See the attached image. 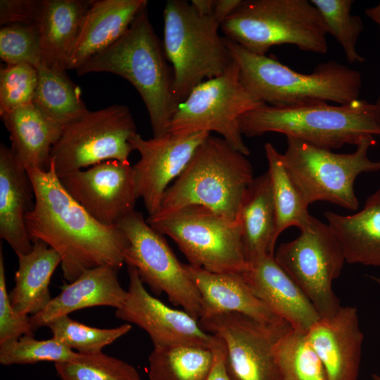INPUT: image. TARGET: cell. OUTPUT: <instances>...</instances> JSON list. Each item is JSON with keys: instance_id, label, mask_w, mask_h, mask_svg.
<instances>
[{"instance_id": "obj_1", "label": "cell", "mask_w": 380, "mask_h": 380, "mask_svg": "<svg viewBox=\"0 0 380 380\" xmlns=\"http://www.w3.org/2000/svg\"><path fill=\"white\" fill-rule=\"evenodd\" d=\"M34 203L25 216L32 243L45 242L59 255L64 278L72 282L85 270L103 265L119 270L129 242L117 227L92 217L63 186L51 161L46 171L26 167Z\"/></svg>"}, {"instance_id": "obj_2", "label": "cell", "mask_w": 380, "mask_h": 380, "mask_svg": "<svg viewBox=\"0 0 380 380\" xmlns=\"http://www.w3.org/2000/svg\"><path fill=\"white\" fill-rule=\"evenodd\" d=\"M168 62L145 8L116 42L75 71L79 76L106 72L129 82L146 106L153 137H160L168 132L178 106L173 70Z\"/></svg>"}, {"instance_id": "obj_3", "label": "cell", "mask_w": 380, "mask_h": 380, "mask_svg": "<svg viewBox=\"0 0 380 380\" xmlns=\"http://www.w3.org/2000/svg\"><path fill=\"white\" fill-rule=\"evenodd\" d=\"M224 41L239 66L241 83L265 104H344L359 99L361 74L336 61L319 63L311 73L303 74L274 57L252 53L227 37Z\"/></svg>"}, {"instance_id": "obj_4", "label": "cell", "mask_w": 380, "mask_h": 380, "mask_svg": "<svg viewBox=\"0 0 380 380\" xmlns=\"http://www.w3.org/2000/svg\"><path fill=\"white\" fill-rule=\"evenodd\" d=\"M239 123L241 134L248 137L276 132L329 150L357 146L367 137L380 135L374 104L360 99L337 105L262 104L243 114Z\"/></svg>"}, {"instance_id": "obj_5", "label": "cell", "mask_w": 380, "mask_h": 380, "mask_svg": "<svg viewBox=\"0 0 380 380\" xmlns=\"http://www.w3.org/2000/svg\"><path fill=\"white\" fill-rule=\"evenodd\" d=\"M253 178V167L246 155L222 138L210 134L167 189L158 209L148 216L161 217L196 205L239 223L242 200Z\"/></svg>"}, {"instance_id": "obj_6", "label": "cell", "mask_w": 380, "mask_h": 380, "mask_svg": "<svg viewBox=\"0 0 380 380\" xmlns=\"http://www.w3.org/2000/svg\"><path fill=\"white\" fill-rule=\"evenodd\" d=\"M220 27L227 39L259 55L281 44L318 54L328 51L326 26L308 0L242 1Z\"/></svg>"}, {"instance_id": "obj_7", "label": "cell", "mask_w": 380, "mask_h": 380, "mask_svg": "<svg viewBox=\"0 0 380 380\" xmlns=\"http://www.w3.org/2000/svg\"><path fill=\"white\" fill-rule=\"evenodd\" d=\"M163 15V45L179 104L198 84L222 74L232 59L213 15H201L186 1L168 0Z\"/></svg>"}, {"instance_id": "obj_8", "label": "cell", "mask_w": 380, "mask_h": 380, "mask_svg": "<svg viewBox=\"0 0 380 380\" xmlns=\"http://www.w3.org/2000/svg\"><path fill=\"white\" fill-rule=\"evenodd\" d=\"M283 163L305 203L327 201L356 210L359 204L354 183L362 173L380 170V160L368 157L374 137L365 139L351 153H336L302 141L286 137Z\"/></svg>"}, {"instance_id": "obj_9", "label": "cell", "mask_w": 380, "mask_h": 380, "mask_svg": "<svg viewBox=\"0 0 380 380\" xmlns=\"http://www.w3.org/2000/svg\"><path fill=\"white\" fill-rule=\"evenodd\" d=\"M146 222L171 238L189 264L212 272L243 273L248 267L239 223L205 207L186 206Z\"/></svg>"}, {"instance_id": "obj_10", "label": "cell", "mask_w": 380, "mask_h": 380, "mask_svg": "<svg viewBox=\"0 0 380 380\" xmlns=\"http://www.w3.org/2000/svg\"><path fill=\"white\" fill-rule=\"evenodd\" d=\"M262 104L243 85L239 66L232 60L222 74L198 84L178 104L167 132H215L234 149L248 156L250 151L243 140L239 119Z\"/></svg>"}, {"instance_id": "obj_11", "label": "cell", "mask_w": 380, "mask_h": 380, "mask_svg": "<svg viewBox=\"0 0 380 380\" xmlns=\"http://www.w3.org/2000/svg\"><path fill=\"white\" fill-rule=\"evenodd\" d=\"M137 134L133 116L125 105L89 110L63 127L51 150V161L59 179L106 160L129 162L134 151L129 140Z\"/></svg>"}, {"instance_id": "obj_12", "label": "cell", "mask_w": 380, "mask_h": 380, "mask_svg": "<svg viewBox=\"0 0 380 380\" xmlns=\"http://www.w3.org/2000/svg\"><path fill=\"white\" fill-rule=\"evenodd\" d=\"M274 257L308 296L321 319L336 314L341 305L332 284L339 277L346 259L327 224L314 217L298 237L280 244Z\"/></svg>"}, {"instance_id": "obj_13", "label": "cell", "mask_w": 380, "mask_h": 380, "mask_svg": "<svg viewBox=\"0 0 380 380\" xmlns=\"http://www.w3.org/2000/svg\"><path fill=\"white\" fill-rule=\"evenodd\" d=\"M117 227L129 242L125 262L137 270L141 281L155 293H165L172 304L199 320V291L163 235L148 224L141 213L136 210L124 217Z\"/></svg>"}, {"instance_id": "obj_14", "label": "cell", "mask_w": 380, "mask_h": 380, "mask_svg": "<svg viewBox=\"0 0 380 380\" xmlns=\"http://www.w3.org/2000/svg\"><path fill=\"white\" fill-rule=\"evenodd\" d=\"M198 322L203 330L223 341L232 380H281L274 348L292 328L289 322H262L234 312L203 317Z\"/></svg>"}, {"instance_id": "obj_15", "label": "cell", "mask_w": 380, "mask_h": 380, "mask_svg": "<svg viewBox=\"0 0 380 380\" xmlns=\"http://www.w3.org/2000/svg\"><path fill=\"white\" fill-rule=\"evenodd\" d=\"M71 197L92 217L108 227H115L134 210L135 175L129 162L106 160L60 178Z\"/></svg>"}, {"instance_id": "obj_16", "label": "cell", "mask_w": 380, "mask_h": 380, "mask_svg": "<svg viewBox=\"0 0 380 380\" xmlns=\"http://www.w3.org/2000/svg\"><path fill=\"white\" fill-rule=\"evenodd\" d=\"M208 132L189 134L167 132L145 139L139 134L130 139L139 160L133 165L137 196L141 198L148 215L159 208L170 184L184 170Z\"/></svg>"}, {"instance_id": "obj_17", "label": "cell", "mask_w": 380, "mask_h": 380, "mask_svg": "<svg viewBox=\"0 0 380 380\" xmlns=\"http://www.w3.org/2000/svg\"><path fill=\"white\" fill-rule=\"evenodd\" d=\"M127 296L122 306L115 310L117 318L144 330L153 347L191 345L211 348L215 336L203 330L198 319L151 296L133 266L127 265Z\"/></svg>"}, {"instance_id": "obj_18", "label": "cell", "mask_w": 380, "mask_h": 380, "mask_svg": "<svg viewBox=\"0 0 380 380\" xmlns=\"http://www.w3.org/2000/svg\"><path fill=\"white\" fill-rule=\"evenodd\" d=\"M307 335L327 380L357 379L364 335L355 307L341 306L333 317L320 319Z\"/></svg>"}, {"instance_id": "obj_19", "label": "cell", "mask_w": 380, "mask_h": 380, "mask_svg": "<svg viewBox=\"0 0 380 380\" xmlns=\"http://www.w3.org/2000/svg\"><path fill=\"white\" fill-rule=\"evenodd\" d=\"M254 293L293 329L307 333L320 319L302 289L276 261L265 255L242 273Z\"/></svg>"}, {"instance_id": "obj_20", "label": "cell", "mask_w": 380, "mask_h": 380, "mask_svg": "<svg viewBox=\"0 0 380 380\" xmlns=\"http://www.w3.org/2000/svg\"><path fill=\"white\" fill-rule=\"evenodd\" d=\"M147 4L146 0H93L70 53L67 70H76L112 46Z\"/></svg>"}, {"instance_id": "obj_21", "label": "cell", "mask_w": 380, "mask_h": 380, "mask_svg": "<svg viewBox=\"0 0 380 380\" xmlns=\"http://www.w3.org/2000/svg\"><path fill=\"white\" fill-rule=\"evenodd\" d=\"M184 267L201 298L200 319L234 312L262 322L284 320L254 293L242 273L212 272L189 264H184Z\"/></svg>"}, {"instance_id": "obj_22", "label": "cell", "mask_w": 380, "mask_h": 380, "mask_svg": "<svg viewBox=\"0 0 380 380\" xmlns=\"http://www.w3.org/2000/svg\"><path fill=\"white\" fill-rule=\"evenodd\" d=\"M33 186L26 168L11 148L0 145V237L17 256L33 247L25 226V216L34 206Z\"/></svg>"}, {"instance_id": "obj_23", "label": "cell", "mask_w": 380, "mask_h": 380, "mask_svg": "<svg viewBox=\"0 0 380 380\" xmlns=\"http://www.w3.org/2000/svg\"><path fill=\"white\" fill-rule=\"evenodd\" d=\"M118 270L103 265L85 270L38 313L30 317L34 330L47 327L54 319L94 306H110L118 309L124 304L127 291L120 284Z\"/></svg>"}, {"instance_id": "obj_24", "label": "cell", "mask_w": 380, "mask_h": 380, "mask_svg": "<svg viewBox=\"0 0 380 380\" xmlns=\"http://www.w3.org/2000/svg\"><path fill=\"white\" fill-rule=\"evenodd\" d=\"M10 134L11 148L26 167L46 171L53 146L63 127L46 116L34 103L0 115Z\"/></svg>"}, {"instance_id": "obj_25", "label": "cell", "mask_w": 380, "mask_h": 380, "mask_svg": "<svg viewBox=\"0 0 380 380\" xmlns=\"http://www.w3.org/2000/svg\"><path fill=\"white\" fill-rule=\"evenodd\" d=\"M324 215L341 246L346 262L380 267V188L355 214L326 211Z\"/></svg>"}, {"instance_id": "obj_26", "label": "cell", "mask_w": 380, "mask_h": 380, "mask_svg": "<svg viewBox=\"0 0 380 380\" xmlns=\"http://www.w3.org/2000/svg\"><path fill=\"white\" fill-rule=\"evenodd\" d=\"M239 223L248 262L275 251L276 214L267 172L254 177L242 200Z\"/></svg>"}, {"instance_id": "obj_27", "label": "cell", "mask_w": 380, "mask_h": 380, "mask_svg": "<svg viewBox=\"0 0 380 380\" xmlns=\"http://www.w3.org/2000/svg\"><path fill=\"white\" fill-rule=\"evenodd\" d=\"M91 0H43L37 24L42 63L66 68Z\"/></svg>"}, {"instance_id": "obj_28", "label": "cell", "mask_w": 380, "mask_h": 380, "mask_svg": "<svg viewBox=\"0 0 380 380\" xmlns=\"http://www.w3.org/2000/svg\"><path fill=\"white\" fill-rule=\"evenodd\" d=\"M18 257L15 286L8 293L10 302L18 314L34 315L52 299L49 286L61 260L56 251L40 240L33 242L30 253Z\"/></svg>"}, {"instance_id": "obj_29", "label": "cell", "mask_w": 380, "mask_h": 380, "mask_svg": "<svg viewBox=\"0 0 380 380\" xmlns=\"http://www.w3.org/2000/svg\"><path fill=\"white\" fill-rule=\"evenodd\" d=\"M37 70V84L33 103L46 116L64 127L89 110L81 91L68 77L66 69L44 63Z\"/></svg>"}, {"instance_id": "obj_30", "label": "cell", "mask_w": 380, "mask_h": 380, "mask_svg": "<svg viewBox=\"0 0 380 380\" xmlns=\"http://www.w3.org/2000/svg\"><path fill=\"white\" fill-rule=\"evenodd\" d=\"M268 170L276 214L275 238L287 228L294 226L300 231L307 228L313 216L308 212V205L286 170L282 158L270 142L265 145Z\"/></svg>"}, {"instance_id": "obj_31", "label": "cell", "mask_w": 380, "mask_h": 380, "mask_svg": "<svg viewBox=\"0 0 380 380\" xmlns=\"http://www.w3.org/2000/svg\"><path fill=\"white\" fill-rule=\"evenodd\" d=\"M211 348L191 345L153 347L150 380H205L213 364Z\"/></svg>"}, {"instance_id": "obj_32", "label": "cell", "mask_w": 380, "mask_h": 380, "mask_svg": "<svg viewBox=\"0 0 380 380\" xmlns=\"http://www.w3.org/2000/svg\"><path fill=\"white\" fill-rule=\"evenodd\" d=\"M274 355L281 380H327L305 332L289 329L277 341Z\"/></svg>"}, {"instance_id": "obj_33", "label": "cell", "mask_w": 380, "mask_h": 380, "mask_svg": "<svg viewBox=\"0 0 380 380\" xmlns=\"http://www.w3.org/2000/svg\"><path fill=\"white\" fill-rule=\"evenodd\" d=\"M320 13L327 33L342 47L350 63H362L365 58L357 51V39L363 30L361 18L351 14L353 0H310Z\"/></svg>"}, {"instance_id": "obj_34", "label": "cell", "mask_w": 380, "mask_h": 380, "mask_svg": "<svg viewBox=\"0 0 380 380\" xmlns=\"http://www.w3.org/2000/svg\"><path fill=\"white\" fill-rule=\"evenodd\" d=\"M55 338L71 350L84 355L102 352V348L127 334L129 324L111 329L89 327L71 319L68 315L60 317L48 326Z\"/></svg>"}, {"instance_id": "obj_35", "label": "cell", "mask_w": 380, "mask_h": 380, "mask_svg": "<svg viewBox=\"0 0 380 380\" xmlns=\"http://www.w3.org/2000/svg\"><path fill=\"white\" fill-rule=\"evenodd\" d=\"M82 355L53 338L37 340L33 336L25 335L0 343V363L4 366L39 362H71L78 360Z\"/></svg>"}, {"instance_id": "obj_36", "label": "cell", "mask_w": 380, "mask_h": 380, "mask_svg": "<svg viewBox=\"0 0 380 380\" xmlns=\"http://www.w3.org/2000/svg\"><path fill=\"white\" fill-rule=\"evenodd\" d=\"M61 380H141L134 367L102 352L84 355L75 362L55 363Z\"/></svg>"}, {"instance_id": "obj_37", "label": "cell", "mask_w": 380, "mask_h": 380, "mask_svg": "<svg viewBox=\"0 0 380 380\" xmlns=\"http://www.w3.org/2000/svg\"><path fill=\"white\" fill-rule=\"evenodd\" d=\"M0 58L6 65L42 63L40 37L36 25L10 24L0 29Z\"/></svg>"}, {"instance_id": "obj_38", "label": "cell", "mask_w": 380, "mask_h": 380, "mask_svg": "<svg viewBox=\"0 0 380 380\" xmlns=\"http://www.w3.org/2000/svg\"><path fill=\"white\" fill-rule=\"evenodd\" d=\"M37 70L27 63L6 65L0 70V115L33 103Z\"/></svg>"}, {"instance_id": "obj_39", "label": "cell", "mask_w": 380, "mask_h": 380, "mask_svg": "<svg viewBox=\"0 0 380 380\" xmlns=\"http://www.w3.org/2000/svg\"><path fill=\"white\" fill-rule=\"evenodd\" d=\"M34 329L30 317L16 312L10 302L6 289L4 255L0 249V343L28 335L33 336Z\"/></svg>"}, {"instance_id": "obj_40", "label": "cell", "mask_w": 380, "mask_h": 380, "mask_svg": "<svg viewBox=\"0 0 380 380\" xmlns=\"http://www.w3.org/2000/svg\"><path fill=\"white\" fill-rule=\"evenodd\" d=\"M43 0H1L0 25L37 24Z\"/></svg>"}, {"instance_id": "obj_41", "label": "cell", "mask_w": 380, "mask_h": 380, "mask_svg": "<svg viewBox=\"0 0 380 380\" xmlns=\"http://www.w3.org/2000/svg\"><path fill=\"white\" fill-rule=\"evenodd\" d=\"M211 349L213 360L205 380H232L227 366V352L223 341L215 336Z\"/></svg>"}, {"instance_id": "obj_42", "label": "cell", "mask_w": 380, "mask_h": 380, "mask_svg": "<svg viewBox=\"0 0 380 380\" xmlns=\"http://www.w3.org/2000/svg\"><path fill=\"white\" fill-rule=\"evenodd\" d=\"M242 0H217L213 13L215 20L221 26L222 23L239 6Z\"/></svg>"}, {"instance_id": "obj_43", "label": "cell", "mask_w": 380, "mask_h": 380, "mask_svg": "<svg viewBox=\"0 0 380 380\" xmlns=\"http://www.w3.org/2000/svg\"><path fill=\"white\" fill-rule=\"evenodd\" d=\"M190 4L201 15L210 16L215 10L217 0H192Z\"/></svg>"}, {"instance_id": "obj_44", "label": "cell", "mask_w": 380, "mask_h": 380, "mask_svg": "<svg viewBox=\"0 0 380 380\" xmlns=\"http://www.w3.org/2000/svg\"><path fill=\"white\" fill-rule=\"evenodd\" d=\"M365 13L380 29V1L377 5L366 8Z\"/></svg>"}, {"instance_id": "obj_45", "label": "cell", "mask_w": 380, "mask_h": 380, "mask_svg": "<svg viewBox=\"0 0 380 380\" xmlns=\"http://www.w3.org/2000/svg\"><path fill=\"white\" fill-rule=\"evenodd\" d=\"M374 115L376 121L380 125V95L374 103Z\"/></svg>"}, {"instance_id": "obj_46", "label": "cell", "mask_w": 380, "mask_h": 380, "mask_svg": "<svg viewBox=\"0 0 380 380\" xmlns=\"http://www.w3.org/2000/svg\"><path fill=\"white\" fill-rule=\"evenodd\" d=\"M369 277L372 281L376 283L380 287V277H376V276H370ZM372 379L373 380H380V376L377 374H373Z\"/></svg>"}]
</instances>
